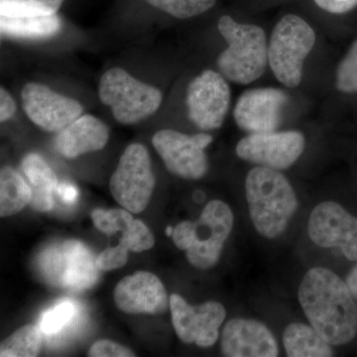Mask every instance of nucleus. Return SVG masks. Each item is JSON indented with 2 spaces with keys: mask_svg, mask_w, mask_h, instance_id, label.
<instances>
[{
  "mask_svg": "<svg viewBox=\"0 0 357 357\" xmlns=\"http://www.w3.org/2000/svg\"><path fill=\"white\" fill-rule=\"evenodd\" d=\"M150 6L178 18L188 20L208 13L218 0H145Z\"/></svg>",
  "mask_w": 357,
  "mask_h": 357,
  "instance_id": "nucleus-25",
  "label": "nucleus"
},
{
  "mask_svg": "<svg viewBox=\"0 0 357 357\" xmlns=\"http://www.w3.org/2000/svg\"><path fill=\"white\" fill-rule=\"evenodd\" d=\"M128 249L119 241V245L105 249L96 258V266L102 271H112L123 267L128 263Z\"/></svg>",
  "mask_w": 357,
  "mask_h": 357,
  "instance_id": "nucleus-30",
  "label": "nucleus"
},
{
  "mask_svg": "<svg viewBox=\"0 0 357 357\" xmlns=\"http://www.w3.org/2000/svg\"><path fill=\"white\" fill-rule=\"evenodd\" d=\"M23 173L32 190V208L49 211L54 206V194L57 192L58 178L49 164L40 155L28 154L21 164Z\"/></svg>",
  "mask_w": 357,
  "mask_h": 357,
  "instance_id": "nucleus-19",
  "label": "nucleus"
},
{
  "mask_svg": "<svg viewBox=\"0 0 357 357\" xmlns=\"http://www.w3.org/2000/svg\"><path fill=\"white\" fill-rule=\"evenodd\" d=\"M28 119L47 132H60L83 114V105L40 83H27L21 91Z\"/></svg>",
  "mask_w": 357,
  "mask_h": 357,
  "instance_id": "nucleus-12",
  "label": "nucleus"
},
{
  "mask_svg": "<svg viewBox=\"0 0 357 357\" xmlns=\"http://www.w3.org/2000/svg\"><path fill=\"white\" fill-rule=\"evenodd\" d=\"M30 185L17 171L4 167L0 172V215L11 217L31 203Z\"/></svg>",
  "mask_w": 357,
  "mask_h": 357,
  "instance_id": "nucleus-22",
  "label": "nucleus"
},
{
  "mask_svg": "<svg viewBox=\"0 0 357 357\" xmlns=\"http://www.w3.org/2000/svg\"><path fill=\"white\" fill-rule=\"evenodd\" d=\"M62 28L60 16H10L0 15L2 37L13 39L39 40L51 38Z\"/></svg>",
  "mask_w": 357,
  "mask_h": 357,
  "instance_id": "nucleus-20",
  "label": "nucleus"
},
{
  "mask_svg": "<svg viewBox=\"0 0 357 357\" xmlns=\"http://www.w3.org/2000/svg\"><path fill=\"white\" fill-rule=\"evenodd\" d=\"M17 105L6 89H0V121L6 122L15 114Z\"/></svg>",
  "mask_w": 357,
  "mask_h": 357,
  "instance_id": "nucleus-33",
  "label": "nucleus"
},
{
  "mask_svg": "<svg viewBox=\"0 0 357 357\" xmlns=\"http://www.w3.org/2000/svg\"><path fill=\"white\" fill-rule=\"evenodd\" d=\"M298 298L310 324L328 344H347L356 337V301L347 283L330 269H310Z\"/></svg>",
  "mask_w": 357,
  "mask_h": 357,
  "instance_id": "nucleus-1",
  "label": "nucleus"
},
{
  "mask_svg": "<svg viewBox=\"0 0 357 357\" xmlns=\"http://www.w3.org/2000/svg\"><path fill=\"white\" fill-rule=\"evenodd\" d=\"M89 356L91 357H130L135 356L128 347L109 340H98L91 345Z\"/></svg>",
  "mask_w": 357,
  "mask_h": 357,
  "instance_id": "nucleus-31",
  "label": "nucleus"
},
{
  "mask_svg": "<svg viewBox=\"0 0 357 357\" xmlns=\"http://www.w3.org/2000/svg\"><path fill=\"white\" fill-rule=\"evenodd\" d=\"M220 347L229 357H275L279 347L273 333L255 319H232L222 331Z\"/></svg>",
  "mask_w": 357,
  "mask_h": 357,
  "instance_id": "nucleus-17",
  "label": "nucleus"
},
{
  "mask_svg": "<svg viewBox=\"0 0 357 357\" xmlns=\"http://www.w3.org/2000/svg\"><path fill=\"white\" fill-rule=\"evenodd\" d=\"M42 347V330L35 325L18 328L1 342V357H35Z\"/></svg>",
  "mask_w": 357,
  "mask_h": 357,
  "instance_id": "nucleus-23",
  "label": "nucleus"
},
{
  "mask_svg": "<svg viewBox=\"0 0 357 357\" xmlns=\"http://www.w3.org/2000/svg\"><path fill=\"white\" fill-rule=\"evenodd\" d=\"M306 147L300 131L251 133L237 143V156L243 161L274 170H286L299 160Z\"/></svg>",
  "mask_w": 357,
  "mask_h": 357,
  "instance_id": "nucleus-10",
  "label": "nucleus"
},
{
  "mask_svg": "<svg viewBox=\"0 0 357 357\" xmlns=\"http://www.w3.org/2000/svg\"><path fill=\"white\" fill-rule=\"evenodd\" d=\"M45 275L53 283L72 289L91 287L98 278L96 260L79 241H66L59 248L48 249L41 258Z\"/></svg>",
  "mask_w": 357,
  "mask_h": 357,
  "instance_id": "nucleus-14",
  "label": "nucleus"
},
{
  "mask_svg": "<svg viewBox=\"0 0 357 357\" xmlns=\"http://www.w3.org/2000/svg\"><path fill=\"white\" fill-rule=\"evenodd\" d=\"M347 287L351 291L352 297L357 302V265L356 267L352 268L351 271L347 275Z\"/></svg>",
  "mask_w": 357,
  "mask_h": 357,
  "instance_id": "nucleus-35",
  "label": "nucleus"
},
{
  "mask_svg": "<svg viewBox=\"0 0 357 357\" xmlns=\"http://www.w3.org/2000/svg\"><path fill=\"white\" fill-rule=\"evenodd\" d=\"M57 192L66 204H73L77 201V190L74 185L62 183V184L58 185Z\"/></svg>",
  "mask_w": 357,
  "mask_h": 357,
  "instance_id": "nucleus-34",
  "label": "nucleus"
},
{
  "mask_svg": "<svg viewBox=\"0 0 357 357\" xmlns=\"http://www.w3.org/2000/svg\"><path fill=\"white\" fill-rule=\"evenodd\" d=\"M64 0H0V15L42 16L58 13Z\"/></svg>",
  "mask_w": 357,
  "mask_h": 357,
  "instance_id": "nucleus-24",
  "label": "nucleus"
},
{
  "mask_svg": "<svg viewBox=\"0 0 357 357\" xmlns=\"http://www.w3.org/2000/svg\"><path fill=\"white\" fill-rule=\"evenodd\" d=\"M283 344L290 357L333 356L332 344L319 335L312 326L293 323L285 328Z\"/></svg>",
  "mask_w": 357,
  "mask_h": 357,
  "instance_id": "nucleus-21",
  "label": "nucleus"
},
{
  "mask_svg": "<svg viewBox=\"0 0 357 357\" xmlns=\"http://www.w3.org/2000/svg\"><path fill=\"white\" fill-rule=\"evenodd\" d=\"M234 222V213L229 204L215 199L204 206L198 220H185L177 225L172 234L174 243L185 251L192 266L210 269L220 260Z\"/></svg>",
  "mask_w": 357,
  "mask_h": 357,
  "instance_id": "nucleus-4",
  "label": "nucleus"
},
{
  "mask_svg": "<svg viewBox=\"0 0 357 357\" xmlns=\"http://www.w3.org/2000/svg\"><path fill=\"white\" fill-rule=\"evenodd\" d=\"M218 29L227 47L218 57V72L227 81L248 84L259 79L266 70L268 43L266 34L260 26L245 24L223 15Z\"/></svg>",
  "mask_w": 357,
  "mask_h": 357,
  "instance_id": "nucleus-3",
  "label": "nucleus"
},
{
  "mask_svg": "<svg viewBox=\"0 0 357 357\" xmlns=\"http://www.w3.org/2000/svg\"><path fill=\"white\" fill-rule=\"evenodd\" d=\"M170 309L175 332L184 344L211 347L217 342L220 328L227 317L220 303L210 301L192 306L180 295L173 294Z\"/></svg>",
  "mask_w": 357,
  "mask_h": 357,
  "instance_id": "nucleus-13",
  "label": "nucleus"
},
{
  "mask_svg": "<svg viewBox=\"0 0 357 357\" xmlns=\"http://www.w3.org/2000/svg\"><path fill=\"white\" fill-rule=\"evenodd\" d=\"M156 178L146 148L133 143L126 148L112 178V197L133 213H142L153 195Z\"/></svg>",
  "mask_w": 357,
  "mask_h": 357,
  "instance_id": "nucleus-7",
  "label": "nucleus"
},
{
  "mask_svg": "<svg viewBox=\"0 0 357 357\" xmlns=\"http://www.w3.org/2000/svg\"><path fill=\"white\" fill-rule=\"evenodd\" d=\"M173 232H174V229H172V227H167V229H166L167 236H172Z\"/></svg>",
  "mask_w": 357,
  "mask_h": 357,
  "instance_id": "nucleus-36",
  "label": "nucleus"
},
{
  "mask_svg": "<svg viewBox=\"0 0 357 357\" xmlns=\"http://www.w3.org/2000/svg\"><path fill=\"white\" fill-rule=\"evenodd\" d=\"M109 139V129L105 122L93 115L82 114L58 133L55 147L62 156L75 159L102 150Z\"/></svg>",
  "mask_w": 357,
  "mask_h": 357,
  "instance_id": "nucleus-18",
  "label": "nucleus"
},
{
  "mask_svg": "<svg viewBox=\"0 0 357 357\" xmlns=\"http://www.w3.org/2000/svg\"><path fill=\"white\" fill-rule=\"evenodd\" d=\"M316 40L312 26L297 14H286L275 24L268 42V64L286 88H296L302 82L305 61Z\"/></svg>",
  "mask_w": 357,
  "mask_h": 357,
  "instance_id": "nucleus-5",
  "label": "nucleus"
},
{
  "mask_svg": "<svg viewBox=\"0 0 357 357\" xmlns=\"http://www.w3.org/2000/svg\"><path fill=\"white\" fill-rule=\"evenodd\" d=\"M230 102L229 84L220 72L204 70L188 86V116L202 130H217L222 128L229 114Z\"/></svg>",
  "mask_w": 357,
  "mask_h": 357,
  "instance_id": "nucleus-9",
  "label": "nucleus"
},
{
  "mask_svg": "<svg viewBox=\"0 0 357 357\" xmlns=\"http://www.w3.org/2000/svg\"><path fill=\"white\" fill-rule=\"evenodd\" d=\"M114 303L128 314H158L170 306L163 283L153 273L138 271L123 279L114 289Z\"/></svg>",
  "mask_w": 357,
  "mask_h": 357,
  "instance_id": "nucleus-16",
  "label": "nucleus"
},
{
  "mask_svg": "<svg viewBox=\"0 0 357 357\" xmlns=\"http://www.w3.org/2000/svg\"><path fill=\"white\" fill-rule=\"evenodd\" d=\"M307 232L316 245L337 248L347 259L357 262V218L340 204H319L310 215Z\"/></svg>",
  "mask_w": 357,
  "mask_h": 357,
  "instance_id": "nucleus-11",
  "label": "nucleus"
},
{
  "mask_svg": "<svg viewBox=\"0 0 357 357\" xmlns=\"http://www.w3.org/2000/svg\"><path fill=\"white\" fill-rule=\"evenodd\" d=\"M98 98L110 107L115 121L123 126H133L152 116L163 102L159 89L119 67L112 68L100 77Z\"/></svg>",
  "mask_w": 357,
  "mask_h": 357,
  "instance_id": "nucleus-6",
  "label": "nucleus"
},
{
  "mask_svg": "<svg viewBox=\"0 0 357 357\" xmlns=\"http://www.w3.org/2000/svg\"><path fill=\"white\" fill-rule=\"evenodd\" d=\"M91 220L100 231L112 236L119 231H126L134 218L130 211L124 208L112 210L98 208L91 213Z\"/></svg>",
  "mask_w": 357,
  "mask_h": 357,
  "instance_id": "nucleus-26",
  "label": "nucleus"
},
{
  "mask_svg": "<svg viewBox=\"0 0 357 357\" xmlns=\"http://www.w3.org/2000/svg\"><path fill=\"white\" fill-rule=\"evenodd\" d=\"M121 243L126 245L129 251L143 252L154 246L153 234L144 222L139 220H133L128 229L122 232Z\"/></svg>",
  "mask_w": 357,
  "mask_h": 357,
  "instance_id": "nucleus-28",
  "label": "nucleus"
},
{
  "mask_svg": "<svg viewBox=\"0 0 357 357\" xmlns=\"http://www.w3.org/2000/svg\"><path fill=\"white\" fill-rule=\"evenodd\" d=\"M319 8L331 14H345L357 8V0H312Z\"/></svg>",
  "mask_w": 357,
  "mask_h": 357,
  "instance_id": "nucleus-32",
  "label": "nucleus"
},
{
  "mask_svg": "<svg viewBox=\"0 0 357 357\" xmlns=\"http://www.w3.org/2000/svg\"><path fill=\"white\" fill-rule=\"evenodd\" d=\"M75 312H76V307L72 303L64 302L54 307L50 311L45 312L40 323L42 332L47 335L60 332L65 326L69 325L74 318Z\"/></svg>",
  "mask_w": 357,
  "mask_h": 357,
  "instance_id": "nucleus-29",
  "label": "nucleus"
},
{
  "mask_svg": "<svg viewBox=\"0 0 357 357\" xmlns=\"http://www.w3.org/2000/svg\"><path fill=\"white\" fill-rule=\"evenodd\" d=\"M245 194L258 234L269 239L283 234L299 206L288 178L280 171L255 167L246 176Z\"/></svg>",
  "mask_w": 357,
  "mask_h": 357,
  "instance_id": "nucleus-2",
  "label": "nucleus"
},
{
  "mask_svg": "<svg viewBox=\"0 0 357 357\" xmlns=\"http://www.w3.org/2000/svg\"><path fill=\"white\" fill-rule=\"evenodd\" d=\"M335 88L342 93L357 95V40L337 66Z\"/></svg>",
  "mask_w": 357,
  "mask_h": 357,
  "instance_id": "nucleus-27",
  "label": "nucleus"
},
{
  "mask_svg": "<svg viewBox=\"0 0 357 357\" xmlns=\"http://www.w3.org/2000/svg\"><path fill=\"white\" fill-rule=\"evenodd\" d=\"M287 102V93L280 89H249L237 100L234 119L236 126L249 134L275 131L283 121Z\"/></svg>",
  "mask_w": 357,
  "mask_h": 357,
  "instance_id": "nucleus-15",
  "label": "nucleus"
},
{
  "mask_svg": "<svg viewBox=\"0 0 357 357\" xmlns=\"http://www.w3.org/2000/svg\"><path fill=\"white\" fill-rule=\"evenodd\" d=\"M213 142L208 133L185 134L162 129L152 137V144L167 170L185 180H199L208 170L206 148Z\"/></svg>",
  "mask_w": 357,
  "mask_h": 357,
  "instance_id": "nucleus-8",
  "label": "nucleus"
}]
</instances>
